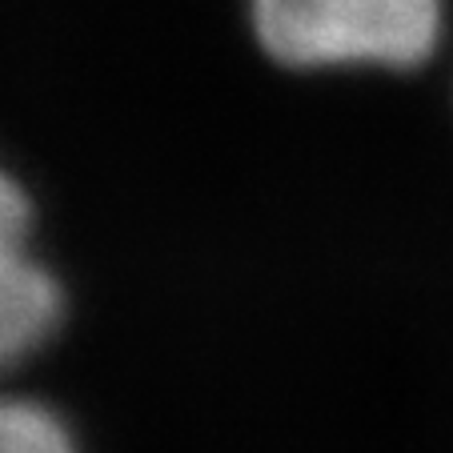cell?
Segmentation results:
<instances>
[{"label": "cell", "instance_id": "1", "mask_svg": "<svg viewBox=\"0 0 453 453\" xmlns=\"http://www.w3.org/2000/svg\"><path fill=\"white\" fill-rule=\"evenodd\" d=\"M257 41L289 69H418L445 28V0H253Z\"/></svg>", "mask_w": 453, "mask_h": 453}, {"label": "cell", "instance_id": "2", "mask_svg": "<svg viewBox=\"0 0 453 453\" xmlns=\"http://www.w3.org/2000/svg\"><path fill=\"white\" fill-rule=\"evenodd\" d=\"M25 188L0 173V373L28 361L60 326V285L36 261Z\"/></svg>", "mask_w": 453, "mask_h": 453}, {"label": "cell", "instance_id": "3", "mask_svg": "<svg viewBox=\"0 0 453 453\" xmlns=\"http://www.w3.org/2000/svg\"><path fill=\"white\" fill-rule=\"evenodd\" d=\"M0 453H77V445L52 410L0 394Z\"/></svg>", "mask_w": 453, "mask_h": 453}]
</instances>
